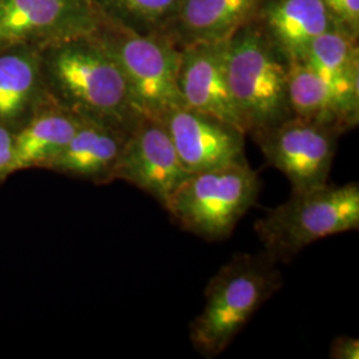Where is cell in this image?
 Instances as JSON below:
<instances>
[{
  "label": "cell",
  "instance_id": "19",
  "mask_svg": "<svg viewBox=\"0 0 359 359\" xmlns=\"http://www.w3.org/2000/svg\"><path fill=\"white\" fill-rule=\"evenodd\" d=\"M181 0H92L97 13L142 35H164Z\"/></svg>",
  "mask_w": 359,
  "mask_h": 359
},
{
  "label": "cell",
  "instance_id": "13",
  "mask_svg": "<svg viewBox=\"0 0 359 359\" xmlns=\"http://www.w3.org/2000/svg\"><path fill=\"white\" fill-rule=\"evenodd\" d=\"M265 0H181L163 36L179 50L217 43L252 22Z\"/></svg>",
  "mask_w": 359,
  "mask_h": 359
},
{
  "label": "cell",
  "instance_id": "14",
  "mask_svg": "<svg viewBox=\"0 0 359 359\" xmlns=\"http://www.w3.org/2000/svg\"><path fill=\"white\" fill-rule=\"evenodd\" d=\"M48 102L39 47L0 50V126L15 132Z\"/></svg>",
  "mask_w": 359,
  "mask_h": 359
},
{
  "label": "cell",
  "instance_id": "11",
  "mask_svg": "<svg viewBox=\"0 0 359 359\" xmlns=\"http://www.w3.org/2000/svg\"><path fill=\"white\" fill-rule=\"evenodd\" d=\"M226 47L228 40H224L194 44L181 50L180 95L184 107L231 123L246 133L231 97Z\"/></svg>",
  "mask_w": 359,
  "mask_h": 359
},
{
  "label": "cell",
  "instance_id": "5",
  "mask_svg": "<svg viewBox=\"0 0 359 359\" xmlns=\"http://www.w3.org/2000/svg\"><path fill=\"white\" fill-rule=\"evenodd\" d=\"M259 191L258 173L244 160L189 173L164 208L181 229L206 241H221L256 205Z\"/></svg>",
  "mask_w": 359,
  "mask_h": 359
},
{
  "label": "cell",
  "instance_id": "12",
  "mask_svg": "<svg viewBox=\"0 0 359 359\" xmlns=\"http://www.w3.org/2000/svg\"><path fill=\"white\" fill-rule=\"evenodd\" d=\"M129 133L107 123L81 118L72 139L46 170L108 185L115 181L116 168Z\"/></svg>",
  "mask_w": 359,
  "mask_h": 359
},
{
  "label": "cell",
  "instance_id": "2",
  "mask_svg": "<svg viewBox=\"0 0 359 359\" xmlns=\"http://www.w3.org/2000/svg\"><path fill=\"white\" fill-rule=\"evenodd\" d=\"M277 261L265 252L238 253L210 278L205 304L191 322L189 338L205 358L219 355L273 294L283 286Z\"/></svg>",
  "mask_w": 359,
  "mask_h": 359
},
{
  "label": "cell",
  "instance_id": "9",
  "mask_svg": "<svg viewBox=\"0 0 359 359\" xmlns=\"http://www.w3.org/2000/svg\"><path fill=\"white\" fill-rule=\"evenodd\" d=\"M188 175L165 126L142 116L129 133L116 168L115 181H126L165 206Z\"/></svg>",
  "mask_w": 359,
  "mask_h": 359
},
{
  "label": "cell",
  "instance_id": "20",
  "mask_svg": "<svg viewBox=\"0 0 359 359\" xmlns=\"http://www.w3.org/2000/svg\"><path fill=\"white\" fill-rule=\"evenodd\" d=\"M335 23L347 34L358 38L359 0H322Z\"/></svg>",
  "mask_w": 359,
  "mask_h": 359
},
{
  "label": "cell",
  "instance_id": "22",
  "mask_svg": "<svg viewBox=\"0 0 359 359\" xmlns=\"http://www.w3.org/2000/svg\"><path fill=\"white\" fill-rule=\"evenodd\" d=\"M330 358L358 359L359 339L348 335H338L330 346Z\"/></svg>",
  "mask_w": 359,
  "mask_h": 359
},
{
  "label": "cell",
  "instance_id": "8",
  "mask_svg": "<svg viewBox=\"0 0 359 359\" xmlns=\"http://www.w3.org/2000/svg\"><path fill=\"white\" fill-rule=\"evenodd\" d=\"M99 13L92 0H0V50L95 34Z\"/></svg>",
  "mask_w": 359,
  "mask_h": 359
},
{
  "label": "cell",
  "instance_id": "1",
  "mask_svg": "<svg viewBox=\"0 0 359 359\" xmlns=\"http://www.w3.org/2000/svg\"><path fill=\"white\" fill-rule=\"evenodd\" d=\"M44 88L52 103L79 118L132 132L142 115L111 53L95 34L39 48Z\"/></svg>",
  "mask_w": 359,
  "mask_h": 359
},
{
  "label": "cell",
  "instance_id": "7",
  "mask_svg": "<svg viewBox=\"0 0 359 359\" xmlns=\"http://www.w3.org/2000/svg\"><path fill=\"white\" fill-rule=\"evenodd\" d=\"M342 133L293 116L252 137L268 164L289 180L292 193H298L327 182Z\"/></svg>",
  "mask_w": 359,
  "mask_h": 359
},
{
  "label": "cell",
  "instance_id": "17",
  "mask_svg": "<svg viewBox=\"0 0 359 359\" xmlns=\"http://www.w3.org/2000/svg\"><path fill=\"white\" fill-rule=\"evenodd\" d=\"M314 69L347 109L359 117L358 38L333 28L314 39L299 59Z\"/></svg>",
  "mask_w": 359,
  "mask_h": 359
},
{
  "label": "cell",
  "instance_id": "21",
  "mask_svg": "<svg viewBox=\"0 0 359 359\" xmlns=\"http://www.w3.org/2000/svg\"><path fill=\"white\" fill-rule=\"evenodd\" d=\"M13 130L0 126V185L13 176Z\"/></svg>",
  "mask_w": 359,
  "mask_h": 359
},
{
  "label": "cell",
  "instance_id": "4",
  "mask_svg": "<svg viewBox=\"0 0 359 359\" xmlns=\"http://www.w3.org/2000/svg\"><path fill=\"white\" fill-rule=\"evenodd\" d=\"M359 228V185H329L292 193L255 224L264 252L287 261L309 245Z\"/></svg>",
  "mask_w": 359,
  "mask_h": 359
},
{
  "label": "cell",
  "instance_id": "6",
  "mask_svg": "<svg viewBox=\"0 0 359 359\" xmlns=\"http://www.w3.org/2000/svg\"><path fill=\"white\" fill-rule=\"evenodd\" d=\"M95 35L118 65L136 109L161 121L184 107L179 90V50L163 35H142L103 19Z\"/></svg>",
  "mask_w": 359,
  "mask_h": 359
},
{
  "label": "cell",
  "instance_id": "18",
  "mask_svg": "<svg viewBox=\"0 0 359 359\" xmlns=\"http://www.w3.org/2000/svg\"><path fill=\"white\" fill-rule=\"evenodd\" d=\"M287 93L295 117L341 129L344 133L358 126L353 115L326 81L302 60L289 62Z\"/></svg>",
  "mask_w": 359,
  "mask_h": 359
},
{
  "label": "cell",
  "instance_id": "15",
  "mask_svg": "<svg viewBox=\"0 0 359 359\" xmlns=\"http://www.w3.org/2000/svg\"><path fill=\"white\" fill-rule=\"evenodd\" d=\"M255 20L289 62L299 60L317 36L339 28L322 0H265Z\"/></svg>",
  "mask_w": 359,
  "mask_h": 359
},
{
  "label": "cell",
  "instance_id": "16",
  "mask_svg": "<svg viewBox=\"0 0 359 359\" xmlns=\"http://www.w3.org/2000/svg\"><path fill=\"white\" fill-rule=\"evenodd\" d=\"M81 118L59 105L40 107L25 126L13 132V175L28 169H46L75 135Z\"/></svg>",
  "mask_w": 359,
  "mask_h": 359
},
{
  "label": "cell",
  "instance_id": "10",
  "mask_svg": "<svg viewBox=\"0 0 359 359\" xmlns=\"http://www.w3.org/2000/svg\"><path fill=\"white\" fill-rule=\"evenodd\" d=\"M188 173H197L231 163L244 161L245 133L243 129L181 107L161 120Z\"/></svg>",
  "mask_w": 359,
  "mask_h": 359
},
{
  "label": "cell",
  "instance_id": "3",
  "mask_svg": "<svg viewBox=\"0 0 359 359\" xmlns=\"http://www.w3.org/2000/svg\"><path fill=\"white\" fill-rule=\"evenodd\" d=\"M228 80L246 135H255L293 117L289 60L253 19L228 39Z\"/></svg>",
  "mask_w": 359,
  "mask_h": 359
}]
</instances>
